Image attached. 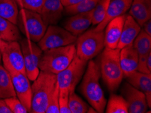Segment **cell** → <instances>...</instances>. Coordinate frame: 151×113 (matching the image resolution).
Wrapping results in <instances>:
<instances>
[{
	"instance_id": "obj_1",
	"label": "cell",
	"mask_w": 151,
	"mask_h": 113,
	"mask_svg": "<svg viewBox=\"0 0 151 113\" xmlns=\"http://www.w3.org/2000/svg\"><path fill=\"white\" fill-rule=\"evenodd\" d=\"M88 67L84 73L81 83V94L90 103L91 107L95 108L98 112H104L106 105V100L100 85V72L99 65L93 60L88 62Z\"/></svg>"
},
{
	"instance_id": "obj_2",
	"label": "cell",
	"mask_w": 151,
	"mask_h": 113,
	"mask_svg": "<svg viewBox=\"0 0 151 113\" xmlns=\"http://www.w3.org/2000/svg\"><path fill=\"white\" fill-rule=\"evenodd\" d=\"M120 50L104 48L100 56V76L111 91L119 88L124 77L120 64Z\"/></svg>"
},
{
	"instance_id": "obj_3",
	"label": "cell",
	"mask_w": 151,
	"mask_h": 113,
	"mask_svg": "<svg viewBox=\"0 0 151 113\" xmlns=\"http://www.w3.org/2000/svg\"><path fill=\"white\" fill-rule=\"evenodd\" d=\"M57 83L56 74L40 71L31 85L32 113H45L50 96Z\"/></svg>"
},
{
	"instance_id": "obj_4",
	"label": "cell",
	"mask_w": 151,
	"mask_h": 113,
	"mask_svg": "<svg viewBox=\"0 0 151 113\" xmlns=\"http://www.w3.org/2000/svg\"><path fill=\"white\" fill-rule=\"evenodd\" d=\"M75 55L76 47L74 43L45 50L41 57L39 68L57 75L69 65Z\"/></svg>"
},
{
	"instance_id": "obj_5",
	"label": "cell",
	"mask_w": 151,
	"mask_h": 113,
	"mask_svg": "<svg viewBox=\"0 0 151 113\" xmlns=\"http://www.w3.org/2000/svg\"><path fill=\"white\" fill-rule=\"evenodd\" d=\"M76 55L83 60H92L104 48V31L91 29L77 37Z\"/></svg>"
},
{
	"instance_id": "obj_6",
	"label": "cell",
	"mask_w": 151,
	"mask_h": 113,
	"mask_svg": "<svg viewBox=\"0 0 151 113\" xmlns=\"http://www.w3.org/2000/svg\"><path fill=\"white\" fill-rule=\"evenodd\" d=\"M17 24L26 38L35 43L40 41L47 27L40 14L24 8L20 9Z\"/></svg>"
},
{
	"instance_id": "obj_7",
	"label": "cell",
	"mask_w": 151,
	"mask_h": 113,
	"mask_svg": "<svg viewBox=\"0 0 151 113\" xmlns=\"http://www.w3.org/2000/svg\"><path fill=\"white\" fill-rule=\"evenodd\" d=\"M2 63L10 73L17 98L23 104L29 112L31 105V85L30 80L26 74L19 72L12 67L6 55L4 54H2Z\"/></svg>"
},
{
	"instance_id": "obj_8",
	"label": "cell",
	"mask_w": 151,
	"mask_h": 113,
	"mask_svg": "<svg viewBox=\"0 0 151 113\" xmlns=\"http://www.w3.org/2000/svg\"><path fill=\"white\" fill-rule=\"evenodd\" d=\"M88 62L83 60L75 55L67 68L57 74V82L60 89L74 91L82 76L83 75Z\"/></svg>"
},
{
	"instance_id": "obj_9",
	"label": "cell",
	"mask_w": 151,
	"mask_h": 113,
	"mask_svg": "<svg viewBox=\"0 0 151 113\" xmlns=\"http://www.w3.org/2000/svg\"><path fill=\"white\" fill-rule=\"evenodd\" d=\"M77 37L65 28H61L56 24L49 25L42 38L37 42V45L43 52L74 43Z\"/></svg>"
},
{
	"instance_id": "obj_10",
	"label": "cell",
	"mask_w": 151,
	"mask_h": 113,
	"mask_svg": "<svg viewBox=\"0 0 151 113\" xmlns=\"http://www.w3.org/2000/svg\"><path fill=\"white\" fill-rule=\"evenodd\" d=\"M19 43L23 55L27 76L29 80L33 81L40 73L39 64L43 51L36 43L27 38L20 40Z\"/></svg>"
},
{
	"instance_id": "obj_11",
	"label": "cell",
	"mask_w": 151,
	"mask_h": 113,
	"mask_svg": "<svg viewBox=\"0 0 151 113\" xmlns=\"http://www.w3.org/2000/svg\"><path fill=\"white\" fill-rule=\"evenodd\" d=\"M121 93L126 100L128 112L145 113L148 109L145 94L130 85L129 83L123 84Z\"/></svg>"
},
{
	"instance_id": "obj_12",
	"label": "cell",
	"mask_w": 151,
	"mask_h": 113,
	"mask_svg": "<svg viewBox=\"0 0 151 113\" xmlns=\"http://www.w3.org/2000/svg\"><path fill=\"white\" fill-rule=\"evenodd\" d=\"M133 46L138 55V71L144 73H151L146 65V60L151 52V36L142 29L133 43Z\"/></svg>"
},
{
	"instance_id": "obj_13",
	"label": "cell",
	"mask_w": 151,
	"mask_h": 113,
	"mask_svg": "<svg viewBox=\"0 0 151 113\" xmlns=\"http://www.w3.org/2000/svg\"><path fill=\"white\" fill-rule=\"evenodd\" d=\"M125 17V14L119 16L112 19L107 24L104 29V48H117Z\"/></svg>"
},
{
	"instance_id": "obj_14",
	"label": "cell",
	"mask_w": 151,
	"mask_h": 113,
	"mask_svg": "<svg viewBox=\"0 0 151 113\" xmlns=\"http://www.w3.org/2000/svg\"><path fill=\"white\" fill-rule=\"evenodd\" d=\"M93 10L72 15L65 22L64 28L75 36H79L90 27L92 22Z\"/></svg>"
},
{
	"instance_id": "obj_15",
	"label": "cell",
	"mask_w": 151,
	"mask_h": 113,
	"mask_svg": "<svg viewBox=\"0 0 151 113\" xmlns=\"http://www.w3.org/2000/svg\"><path fill=\"white\" fill-rule=\"evenodd\" d=\"M132 0H110L108 10L104 19L93 28L96 31H104L107 24L112 19L125 14L129 10Z\"/></svg>"
},
{
	"instance_id": "obj_16",
	"label": "cell",
	"mask_w": 151,
	"mask_h": 113,
	"mask_svg": "<svg viewBox=\"0 0 151 113\" xmlns=\"http://www.w3.org/2000/svg\"><path fill=\"white\" fill-rule=\"evenodd\" d=\"M64 8L60 0H44L40 14L45 24H56L62 18Z\"/></svg>"
},
{
	"instance_id": "obj_17",
	"label": "cell",
	"mask_w": 151,
	"mask_h": 113,
	"mask_svg": "<svg viewBox=\"0 0 151 113\" xmlns=\"http://www.w3.org/2000/svg\"><path fill=\"white\" fill-rule=\"evenodd\" d=\"M127 83L145 94L148 108L151 106V73L136 71L126 77Z\"/></svg>"
},
{
	"instance_id": "obj_18",
	"label": "cell",
	"mask_w": 151,
	"mask_h": 113,
	"mask_svg": "<svg viewBox=\"0 0 151 113\" xmlns=\"http://www.w3.org/2000/svg\"><path fill=\"white\" fill-rule=\"evenodd\" d=\"M141 30V27L138 22L129 14L126 15L117 46L118 49L121 50L127 45L133 44L134 40Z\"/></svg>"
},
{
	"instance_id": "obj_19",
	"label": "cell",
	"mask_w": 151,
	"mask_h": 113,
	"mask_svg": "<svg viewBox=\"0 0 151 113\" xmlns=\"http://www.w3.org/2000/svg\"><path fill=\"white\" fill-rule=\"evenodd\" d=\"M120 64L124 77L138 70V55L133 44L121 49Z\"/></svg>"
},
{
	"instance_id": "obj_20",
	"label": "cell",
	"mask_w": 151,
	"mask_h": 113,
	"mask_svg": "<svg viewBox=\"0 0 151 113\" xmlns=\"http://www.w3.org/2000/svg\"><path fill=\"white\" fill-rule=\"evenodd\" d=\"M129 14L142 27L151 18V0H132Z\"/></svg>"
},
{
	"instance_id": "obj_21",
	"label": "cell",
	"mask_w": 151,
	"mask_h": 113,
	"mask_svg": "<svg viewBox=\"0 0 151 113\" xmlns=\"http://www.w3.org/2000/svg\"><path fill=\"white\" fill-rule=\"evenodd\" d=\"M2 54L6 55L9 62L14 68L19 72L26 74L23 55L19 42L8 41L6 49L2 52Z\"/></svg>"
},
{
	"instance_id": "obj_22",
	"label": "cell",
	"mask_w": 151,
	"mask_h": 113,
	"mask_svg": "<svg viewBox=\"0 0 151 113\" xmlns=\"http://www.w3.org/2000/svg\"><path fill=\"white\" fill-rule=\"evenodd\" d=\"M0 38L7 41H18L21 40L19 28L17 24L0 17Z\"/></svg>"
},
{
	"instance_id": "obj_23",
	"label": "cell",
	"mask_w": 151,
	"mask_h": 113,
	"mask_svg": "<svg viewBox=\"0 0 151 113\" xmlns=\"http://www.w3.org/2000/svg\"><path fill=\"white\" fill-rule=\"evenodd\" d=\"M17 96L10 75L0 64V98L5 99Z\"/></svg>"
},
{
	"instance_id": "obj_24",
	"label": "cell",
	"mask_w": 151,
	"mask_h": 113,
	"mask_svg": "<svg viewBox=\"0 0 151 113\" xmlns=\"http://www.w3.org/2000/svg\"><path fill=\"white\" fill-rule=\"evenodd\" d=\"M18 7L15 0H0V17L17 25Z\"/></svg>"
},
{
	"instance_id": "obj_25",
	"label": "cell",
	"mask_w": 151,
	"mask_h": 113,
	"mask_svg": "<svg viewBox=\"0 0 151 113\" xmlns=\"http://www.w3.org/2000/svg\"><path fill=\"white\" fill-rule=\"evenodd\" d=\"M106 107V113H128L126 100L122 96L112 94Z\"/></svg>"
},
{
	"instance_id": "obj_26",
	"label": "cell",
	"mask_w": 151,
	"mask_h": 113,
	"mask_svg": "<svg viewBox=\"0 0 151 113\" xmlns=\"http://www.w3.org/2000/svg\"><path fill=\"white\" fill-rule=\"evenodd\" d=\"M100 0H83L79 3L72 6H68L64 9V12L67 15H74L79 13L88 12L93 10Z\"/></svg>"
},
{
	"instance_id": "obj_27",
	"label": "cell",
	"mask_w": 151,
	"mask_h": 113,
	"mask_svg": "<svg viewBox=\"0 0 151 113\" xmlns=\"http://www.w3.org/2000/svg\"><path fill=\"white\" fill-rule=\"evenodd\" d=\"M88 105L74 91L69 93L68 108L71 113H86L88 111Z\"/></svg>"
},
{
	"instance_id": "obj_28",
	"label": "cell",
	"mask_w": 151,
	"mask_h": 113,
	"mask_svg": "<svg viewBox=\"0 0 151 113\" xmlns=\"http://www.w3.org/2000/svg\"><path fill=\"white\" fill-rule=\"evenodd\" d=\"M110 0H100L93 9L92 22L93 25H98L106 17Z\"/></svg>"
},
{
	"instance_id": "obj_29",
	"label": "cell",
	"mask_w": 151,
	"mask_h": 113,
	"mask_svg": "<svg viewBox=\"0 0 151 113\" xmlns=\"http://www.w3.org/2000/svg\"><path fill=\"white\" fill-rule=\"evenodd\" d=\"M59 86L58 82L56 83V86L50 96L48 101V104L45 110V113H60L59 111Z\"/></svg>"
},
{
	"instance_id": "obj_30",
	"label": "cell",
	"mask_w": 151,
	"mask_h": 113,
	"mask_svg": "<svg viewBox=\"0 0 151 113\" xmlns=\"http://www.w3.org/2000/svg\"><path fill=\"white\" fill-rule=\"evenodd\" d=\"M5 102L12 113H27L28 110L24 107L17 96L10 97L4 99Z\"/></svg>"
},
{
	"instance_id": "obj_31",
	"label": "cell",
	"mask_w": 151,
	"mask_h": 113,
	"mask_svg": "<svg viewBox=\"0 0 151 113\" xmlns=\"http://www.w3.org/2000/svg\"><path fill=\"white\" fill-rule=\"evenodd\" d=\"M70 91L67 89H59V111L60 113H71L68 108V98Z\"/></svg>"
},
{
	"instance_id": "obj_32",
	"label": "cell",
	"mask_w": 151,
	"mask_h": 113,
	"mask_svg": "<svg viewBox=\"0 0 151 113\" xmlns=\"http://www.w3.org/2000/svg\"><path fill=\"white\" fill-rule=\"evenodd\" d=\"M22 8L40 14L44 0H22Z\"/></svg>"
},
{
	"instance_id": "obj_33",
	"label": "cell",
	"mask_w": 151,
	"mask_h": 113,
	"mask_svg": "<svg viewBox=\"0 0 151 113\" xmlns=\"http://www.w3.org/2000/svg\"><path fill=\"white\" fill-rule=\"evenodd\" d=\"M0 113H12L4 99L0 98Z\"/></svg>"
},
{
	"instance_id": "obj_34",
	"label": "cell",
	"mask_w": 151,
	"mask_h": 113,
	"mask_svg": "<svg viewBox=\"0 0 151 113\" xmlns=\"http://www.w3.org/2000/svg\"><path fill=\"white\" fill-rule=\"evenodd\" d=\"M60 1L63 6L66 8V7L68 6H74L75 4H78L81 1H83V0H60Z\"/></svg>"
},
{
	"instance_id": "obj_35",
	"label": "cell",
	"mask_w": 151,
	"mask_h": 113,
	"mask_svg": "<svg viewBox=\"0 0 151 113\" xmlns=\"http://www.w3.org/2000/svg\"><path fill=\"white\" fill-rule=\"evenodd\" d=\"M143 31L151 36V20H148L142 25Z\"/></svg>"
},
{
	"instance_id": "obj_36",
	"label": "cell",
	"mask_w": 151,
	"mask_h": 113,
	"mask_svg": "<svg viewBox=\"0 0 151 113\" xmlns=\"http://www.w3.org/2000/svg\"><path fill=\"white\" fill-rule=\"evenodd\" d=\"M7 45H8V42L4 41L3 40H1V39L0 38V50H1V54L2 52L4 51V50L6 49Z\"/></svg>"
},
{
	"instance_id": "obj_37",
	"label": "cell",
	"mask_w": 151,
	"mask_h": 113,
	"mask_svg": "<svg viewBox=\"0 0 151 113\" xmlns=\"http://www.w3.org/2000/svg\"><path fill=\"white\" fill-rule=\"evenodd\" d=\"M146 65L147 66V68L151 72V52L148 54L147 59H146Z\"/></svg>"
},
{
	"instance_id": "obj_38",
	"label": "cell",
	"mask_w": 151,
	"mask_h": 113,
	"mask_svg": "<svg viewBox=\"0 0 151 113\" xmlns=\"http://www.w3.org/2000/svg\"><path fill=\"white\" fill-rule=\"evenodd\" d=\"M87 112L88 113H97L98 112H97V110H96L95 108H93L92 107H89Z\"/></svg>"
},
{
	"instance_id": "obj_39",
	"label": "cell",
	"mask_w": 151,
	"mask_h": 113,
	"mask_svg": "<svg viewBox=\"0 0 151 113\" xmlns=\"http://www.w3.org/2000/svg\"><path fill=\"white\" fill-rule=\"evenodd\" d=\"M16 2H17L18 6L20 7V9L22 8V0H15Z\"/></svg>"
},
{
	"instance_id": "obj_40",
	"label": "cell",
	"mask_w": 151,
	"mask_h": 113,
	"mask_svg": "<svg viewBox=\"0 0 151 113\" xmlns=\"http://www.w3.org/2000/svg\"><path fill=\"white\" fill-rule=\"evenodd\" d=\"M2 63V54L1 50H0V64Z\"/></svg>"
}]
</instances>
